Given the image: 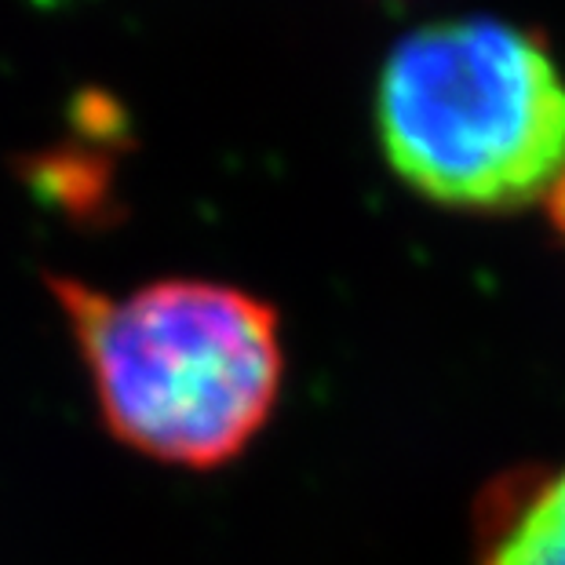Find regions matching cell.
<instances>
[{
  "label": "cell",
  "instance_id": "6da1fadb",
  "mask_svg": "<svg viewBox=\"0 0 565 565\" xmlns=\"http://www.w3.org/2000/svg\"><path fill=\"white\" fill-rule=\"evenodd\" d=\"M106 427L183 467L234 460L281 387L278 315L231 285L158 281L125 299L55 281Z\"/></svg>",
  "mask_w": 565,
  "mask_h": 565
},
{
  "label": "cell",
  "instance_id": "7a4b0ae2",
  "mask_svg": "<svg viewBox=\"0 0 565 565\" xmlns=\"http://www.w3.org/2000/svg\"><path fill=\"white\" fill-rule=\"evenodd\" d=\"M376 128L391 168L430 201L522 209L565 172V81L533 33L438 22L391 52Z\"/></svg>",
  "mask_w": 565,
  "mask_h": 565
},
{
  "label": "cell",
  "instance_id": "3957f363",
  "mask_svg": "<svg viewBox=\"0 0 565 565\" xmlns=\"http://www.w3.org/2000/svg\"><path fill=\"white\" fill-rule=\"evenodd\" d=\"M489 565H565V471L508 514Z\"/></svg>",
  "mask_w": 565,
  "mask_h": 565
},
{
  "label": "cell",
  "instance_id": "277c9868",
  "mask_svg": "<svg viewBox=\"0 0 565 565\" xmlns=\"http://www.w3.org/2000/svg\"><path fill=\"white\" fill-rule=\"evenodd\" d=\"M547 215H551V223L565 234V172L555 179V186L547 190Z\"/></svg>",
  "mask_w": 565,
  "mask_h": 565
}]
</instances>
